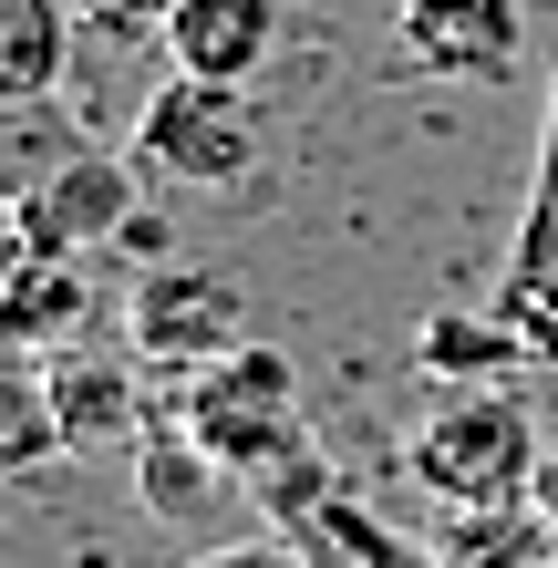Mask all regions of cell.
Masks as SVG:
<instances>
[{"mask_svg":"<svg viewBox=\"0 0 558 568\" xmlns=\"http://www.w3.org/2000/svg\"><path fill=\"white\" fill-rule=\"evenodd\" d=\"M248 342V290L207 270V258H155V270L124 290V352L145 362V373H207Z\"/></svg>","mask_w":558,"mask_h":568,"instance_id":"5b68a950","label":"cell"},{"mask_svg":"<svg viewBox=\"0 0 558 568\" xmlns=\"http://www.w3.org/2000/svg\"><path fill=\"white\" fill-rule=\"evenodd\" d=\"M73 0H0V104H21V93H62L73 73Z\"/></svg>","mask_w":558,"mask_h":568,"instance_id":"5bb4252c","label":"cell"},{"mask_svg":"<svg viewBox=\"0 0 558 568\" xmlns=\"http://www.w3.org/2000/svg\"><path fill=\"white\" fill-rule=\"evenodd\" d=\"M507 270H558V62H548L538 165H528V196H517V239H507Z\"/></svg>","mask_w":558,"mask_h":568,"instance_id":"2e32d148","label":"cell"},{"mask_svg":"<svg viewBox=\"0 0 558 568\" xmlns=\"http://www.w3.org/2000/svg\"><path fill=\"white\" fill-rule=\"evenodd\" d=\"M280 0H176V21H166V42H155V52H166L176 62V73H196V83H258V73H270V62H280Z\"/></svg>","mask_w":558,"mask_h":568,"instance_id":"30bf717a","label":"cell"},{"mask_svg":"<svg viewBox=\"0 0 558 568\" xmlns=\"http://www.w3.org/2000/svg\"><path fill=\"white\" fill-rule=\"evenodd\" d=\"M486 311H497L517 342H528V362H538V373H558V270H507Z\"/></svg>","mask_w":558,"mask_h":568,"instance_id":"e0dca14e","label":"cell"},{"mask_svg":"<svg viewBox=\"0 0 558 568\" xmlns=\"http://www.w3.org/2000/svg\"><path fill=\"white\" fill-rule=\"evenodd\" d=\"M548 476H558V434H548Z\"/></svg>","mask_w":558,"mask_h":568,"instance_id":"603a6c76","label":"cell"},{"mask_svg":"<svg viewBox=\"0 0 558 568\" xmlns=\"http://www.w3.org/2000/svg\"><path fill=\"white\" fill-rule=\"evenodd\" d=\"M414 362H424V383H435V393H497L517 373H538L528 342H517L497 311H424Z\"/></svg>","mask_w":558,"mask_h":568,"instance_id":"8fae6325","label":"cell"},{"mask_svg":"<svg viewBox=\"0 0 558 568\" xmlns=\"http://www.w3.org/2000/svg\"><path fill=\"white\" fill-rule=\"evenodd\" d=\"M393 465L435 496V507H528L548 476V434L517 393H445L424 404V424L393 445Z\"/></svg>","mask_w":558,"mask_h":568,"instance_id":"6da1fadb","label":"cell"},{"mask_svg":"<svg viewBox=\"0 0 558 568\" xmlns=\"http://www.w3.org/2000/svg\"><path fill=\"white\" fill-rule=\"evenodd\" d=\"M248 496H258V517H270L311 568H445L435 538H404L373 496H352V476H332L321 445H301L290 465H270Z\"/></svg>","mask_w":558,"mask_h":568,"instance_id":"3957f363","label":"cell"},{"mask_svg":"<svg viewBox=\"0 0 558 568\" xmlns=\"http://www.w3.org/2000/svg\"><path fill=\"white\" fill-rule=\"evenodd\" d=\"M393 42H404L414 73H445V83H517L528 11H517V0H404V11H393Z\"/></svg>","mask_w":558,"mask_h":568,"instance_id":"8992f818","label":"cell"},{"mask_svg":"<svg viewBox=\"0 0 558 568\" xmlns=\"http://www.w3.org/2000/svg\"><path fill=\"white\" fill-rule=\"evenodd\" d=\"M176 568H311V558L290 548L280 527H258V538H227V548H196V558H176Z\"/></svg>","mask_w":558,"mask_h":568,"instance_id":"d6986e66","label":"cell"},{"mask_svg":"<svg viewBox=\"0 0 558 568\" xmlns=\"http://www.w3.org/2000/svg\"><path fill=\"white\" fill-rule=\"evenodd\" d=\"M258 155H270V114L239 83L166 73L145 93V114H135V165L155 186H248Z\"/></svg>","mask_w":558,"mask_h":568,"instance_id":"277c9868","label":"cell"},{"mask_svg":"<svg viewBox=\"0 0 558 568\" xmlns=\"http://www.w3.org/2000/svg\"><path fill=\"white\" fill-rule=\"evenodd\" d=\"M135 176H145L135 155L93 145V155H73V165H62V176L31 196V207H11V217H21V239H31V248H52V258H93V248H114L124 227L145 217V207H135Z\"/></svg>","mask_w":558,"mask_h":568,"instance_id":"ba28073f","label":"cell"},{"mask_svg":"<svg viewBox=\"0 0 558 568\" xmlns=\"http://www.w3.org/2000/svg\"><path fill=\"white\" fill-rule=\"evenodd\" d=\"M93 311H104V290H93L83 258H52V248H31L0 270V362H52V352H73Z\"/></svg>","mask_w":558,"mask_h":568,"instance_id":"9c48e42d","label":"cell"},{"mask_svg":"<svg viewBox=\"0 0 558 568\" xmlns=\"http://www.w3.org/2000/svg\"><path fill=\"white\" fill-rule=\"evenodd\" d=\"M73 155H93L83 114L62 104V93H21V104H0V207H31Z\"/></svg>","mask_w":558,"mask_h":568,"instance_id":"4fadbf2b","label":"cell"},{"mask_svg":"<svg viewBox=\"0 0 558 568\" xmlns=\"http://www.w3.org/2000/svg\"><path fill=\"white\" fill-rule=\"evenodd\" d=\"M42 383H52V424H62V455L73 465H104V455H135L145 445V362L124 352V362H104V352H52L42 362Z\"/></svg>","mask_w":558,"mask_h":568,"instance_id":"52a82bcc","label":"cell"},{"mask_svg":"<svg viewBox=\"0 0 558 568\" xmlns=\"http://www.w3.org/2000/svg\"><path fill=\"white\" fill-rule=\"evenodd\" d=\"M538 517H548V548H558V476H538Z\"/></svg>","mask_w":558,"mask_h":568,"instance_id":"ffe728a7","label":"cell"},{"mask_svg":"<svg viewBox=\"0 0 558 568\" xmlns=\"http://www.w3.org/2000/svg\"><path fill=\"white\" fill-rule=\"evenodd\" d=\"M73 21L93 31V42H166V21H176V0H73Z\"/></svg>","mask_w":558,"mask_h":568,"instance_id":"ac0fdd59","label":"cell"},{"mask_svg":"<svg viewBox=\"0 0 558 568\" xmlns=\"http://www.w3.org/2000/svg\"><path fill=\"white\" fill-rule=\"evenodd\" d=\"M217 496H227V465L196 445L176 414H155V424H145V445H135V507H145L155 527H196Z\"/></svg>","mask_w":558,"mask_h":568,"instance_id":"7c38bea8","label":"cell"},{"mask_svg":"<svg viewBox=\"0 0 558 568\" xmlns=\"http://www.w3.org/2000/svg\"><path fill=\"white\" fill-rule=\"evenodd\" d=\"M11 258H21V217L0 207V270H11Z\"/></svg>","mask_w":558,"mask_h":568,"instance_id":"44dd1931","label":"cell"},{"mask_svg":"<svg viewBox=\"0 0 558 568\" xmlns=\"http://www.w3.org/2000/svg\"><path fill=\"white\" fill-rule=\"evenodd\" d=\"M166 414H176L239 486H258L270 465H290V455L311 445V424H301V373H290V352H270V342H239L227 362L186 373V393H166Z\"/></svg>","mask_w":558,"mask_h":568,"instance_id":"7a4b0ae2","label":"cell"},{"mask_svg":"<svg viewBox=\"0 0 558 568\" xmlns=\"http://www.w3.org/2000/svg\"><path fill=\"white\" fill-rule=\"evenodd\" d=\"M435 558L445 568H558L538 496L528 507H435Z\"/></svg>","mask_w":558,"mask_h":568,"instance_id":"9a60e30c","label":"cell"},{"mask_svg":"<svg viewBox=\"0 0 558 568\" xmlns=\"http://www.w3.org/2000/svg\"><path fill=\"white\" fill-rule=\"evenodd\" d=\"M73 568H114V558H104V548H83V558H73Z\"/></svg>","mask_w":558,"mask_h":568,"instance_id":"7402d4cb","label":"cell"}]
</instances>
